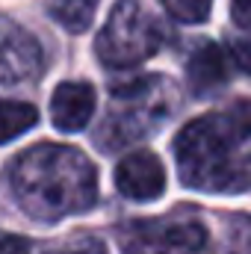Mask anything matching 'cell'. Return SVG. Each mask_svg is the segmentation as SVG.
Masks as SVG:
<instances>
[{
	"mask_svg": "<svg viewBox=\"0 0 251 254\" xmlns=\"http://www.w3.org/2000/svg\"><path fill=\"white\" fill-rule=\"evenodd\" d=\"M187 80L195 95L219 89L228 80V57H225V51L219 45H213V42L198 45L187 63Z\"/></svg>",
	"mask_w": 251,
	"mask_h": 254,
	"instance_id": "cell-8",
	"label": "cell"
},
{
	"mask_svg": "<svg viewBox=\"0 0 251 254\" xmlns=\"http://www.w3.org/2000/svg\"><path fill=\"white\" fill-rule=\"evenodd\" d=\"M163 33V24L139 0H119L95 39V51L107 68H133L160 51Z\"/></svg>",
	"mask_w": 251,
	"mask_h": 254,
	"instance_id": "cell-3",
	"label": "cell"
},
{
	"mask_svg": "<svg viewBox=\"0 0 251 254\" xmlns=\"http://www.w3.org/2000/svg\"><path fill=\"white\" fill-rule=\"evenodd\" d=\"M39 122V113L33 104L24 101H0V145L12 142L15 136L27 133Z\"/></svg>",
	"mask_w": 251,
	"mask_h": 254,
	"instance_id": "cell-10",
	"label": "cell"
},
{
	"mask_svg": "<svg viewBox=\"0 0 251 254\" xmlns=\"http://www.w3.org/2000/svg\"><path fill=\"white\" fill-rule=\"evenodd\" d=\"M98 0H48V12L57 24H63L68 33H83L89 30L95 18Z\"/></svg>",
	"mask_w": 251,
	"mask_h": 254,
	"instance_id": "cell-9",
	"label": "cell"
},
{
	"mask_svg": "<svg viewBox=\"0 0 251 254\" xmlns=\"http://www.w3.org/2000/svg\"><path fill=\"white\" fill-rule=\"evenodd\" d=\"M228 252L251 254V219L249 216H231V222H228Z\"/></svg>",
	"mask_w": 251,
	"mask_h": 254,
	"instance_id": "cell-12",
	"label": "cell"
},
{
	"mask_svg": "<svg viewBox=\"0 0 251 254\" xmlns=\"http://www.w3.org/2000/svg\"><path fill=\"white\" fill-rule=\"evenodd\" d=\"M251 101L240 98L228 110L189 122L175 139L181 181L198 192H243L251 187Z\"/></svg>",
	"mask_w": 251,
	"mask_h": 254,
	"instance_id": "cell-1",
	"label": "cell"
},
{
	"mask_svg": "<svg viewBox=\"0 0 251 254\" xmlns=\"http://www.w3.org/2000/svg\"><path fill=\"white\" fill-rule=\"evenodd\" d=\"M95 113V89L89 83H63L54 89L51 98V119L54 127L63 133H80L83 127L89 125Z\"/></svg>",
	"mask_w": 251,
	"mask_h": 254,
	"instance_id": "cell-7",
	"label": "cell"
},
{
	"mask_svg": "<svg viewBox=\"0 0 251 254\" xmlns=\"http://www.w3.org/2000/svg\"><path fill=\"white\" fill-rule=\"evenodd\" d=\"M42 71L39 42L18 24L0 18V86H18Z\"/></svg>",
	"mask_w": 251,
	"mask_h": 254,
	"instance_id": "cell-5",
	"label": "cell"
},
{
	"mask_svg": "<svg viewBox=\"0 0 251 254\" xmlns=\"http://www.w3.org/2000/svg\"><path fill=\"white\" fill-rule=\"evenodd\" d=\"M160 3L169 9L172 18H178L184 24H201V21H207L210 6H213V0H160Z\"/></svg>",
	"mask_w": 251,
	"mask_h": 254,
	"instance_id": "cell-11",
	"label": "cell"
},
{
	"mask_svg": "<svg viewBox=\"0 0 251 254\" xmlns=\"http://www.w3.org/2000/svg\"><path fill=\"white\" fill-rule=\"evenodd\" d=\"M231 57H234V63L240 65L243 71L251 74V42L249 39H234L231 42Z\"/></svg>",
	"mask_w": 251,
	"mask_h": 254,
	"instance_id": "cell-13",
	"label": "cell"
},
{
	"mask_svg": "<svg viewBox=\"0 0 251 254\" xmlns=\"http://www.w3.org/2000/svg\"><path fill=\"white\" fill-rule=\"evenodd\" d=\"M116 190L130 201H154L166 190V169L151 151H133L116 166Z\"/></svg>",
	"mask_w": 251,
	"mask_h": 254,
	"instance_id": "cell-6",
	"label": "cell"
},
{
	"mask_svg": "<svg viewBox=\"0 0 251 254\" xmlns=\"http://www.w3.org/2000/svg\"><path fill=\"white\" fill-rule=\"evenodd\" d=\"M231 15H234L237 27L251 30V0H231Z\"/></svg>",
	"mask_w": 251,
	"mask_h": 254,
	"instance_id": "cell-14",
	"label": "cell"
},
{
	"mask_svg": "<svg viewBox=\"0 0 251 254\" xmlns=\"http://www.w3.org/2000/svg\"><path fill=\"white\" fill-rule=\"evenodd\" d=\"M207 246L201 222L133 219L119 228L122 254H198Z\"/></svg>",
	"mask_w": 251,
	"mask_h": 254,
	"instance_id": "cell-4",
	"label": "cell"
},
{
	"mask_svg": "<svg viewBox=\"0 0 251 254\" xmlns=\"http://www.w3.org/2000/svg\"><path fill=\"white\" fill-rule=\"evenodd\" d=\"M0 254H30V243L24 237H3L0 240Z\"/></svg>",
	"mask_w": 251,
	"mask_h": 254,
	"instance_id": "cell-15",
	"label": "cell"
},
{
	"mask_svg": "<svg viewBox=\"0 0 251 254\" xmlns=\"http://www.w3.org/2000/svg\"><path fill=\"white\" fill-rule=\"evenodd\" d=\"M9 187L24 213L57 222L83 213L98 198V172L86 154L68 145H36L9 166Z\"/></svg>",
	"mask_w": 251,
	"mask_h": 254,
	"instance_id": "cell-2",
	"label": "cell"
}]
</instances>
